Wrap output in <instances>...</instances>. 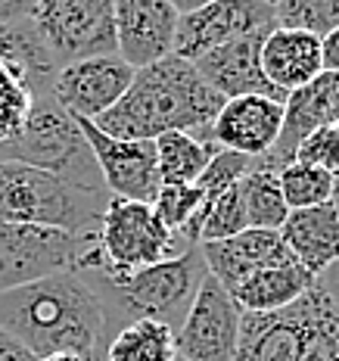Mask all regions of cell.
Segmentation results:
<instances>
[{"label": "cell", "mask_w": 339, "mask_h": 361, "mask_svg": "<svg viewBox=\"0 0 339 361\" xmlns=\"http://www.w3.org/2000/svg\"><path fill=\"white\" fill-rule=\"evenodd\" d=\"M0 327L35 358L72 352L85 361H106L112 340L100 293L81 271L0 293Z\"/></svg>", "instance_id": "obj_1"}, {"label": "cell", "mask_w": 339, "mask_h": 361, "mask_svg": "<svg viewBox=\"0 0 339 361\" xmlns=\"http://www.w3.org/2000/svg\"><path fill=\"white\" fill-rule=\"evenodd\" d=\"M221 106L224 97L199 78L197 66L171 54L134 72L125 97L94 125L122 140H156L165 131L202 137Z\"/></svg>", "instance_id": "obj_2"}, {"label": "cell", "mask_w": 339, "mask_h": 361, "mask_svg": "<svg viewBox=\"0 0 339 361\" xmlns=\"http://www.w3.org/2000/svg\"><path fill=\"white\" fill-rule=\"evenodd\" d=\"M233 361H339V308L314 283L281 312H243Z\"/></svg>", "instance_id": "obj_3"}, {"label": "cell", "mask_w": 339, "mask_h": 361, "mask_svg": "<svg viewBox=\"0 0 339 361\" xmlns=\"http://www.w3.org/2000/svg\"><path fill=\"white\" fill-rule=\"evenodd\" d=\"M85 277L100 293L112 334L131 321H159V324L178 330L193 296L209 277V268L199 246H190L180 255L156 262V265L143 268L131 277H122V281H103L94 274Z\"/></svg>", "instance_id": "obj_4"}, {"label": "cell", "mask_w": 339, "mask_h": 361, "mask_svg": "<svg viewBox=\"0 0 339 361\" xmlns=\"http://www.w3.org/2000/svg\"><path fill=\"white\" fill-rule=\"evenodd\" d=\"M184 250H190V243L180 234H171L149 202L109 197L97 240L85 252L78 271L103 281H122L156 262L180 255Z\"/></svg>", "instance_id": "obj_5"}, {"label": "cell", "mask_w": 339, "mask_h": 361, "mask_svg": "<svg viewBox=\"0 0 339 361\" xmlns=\"http://www.w3.org/2000/svg\"><path fill=\"white\" fill-rule=\"evenodd\" d=\"M106 202L109 193L85 190L50 171L0 159V221L97 234Z\"/></svg>", "instance_id": "obj_6"}, {"label": "cell", "mask_w": 339, "mask_h": 361, "mask_svg": "<svg viewBox=\"0 0 339 361\" xmlns=\"http://www.w3.org/2000/svg\"><path fill=\"white\" fill-rule=\"evenodd\" d=\"M0 159L50 171V175L69 180L75 187H85V190L109 193L85 131L56 103L54 90L35 94L32 116L19 131V137H13L10 144H0Z\"/></svg>", "instance_id": "obj_7"}, {"label": "cell", "mask_w": 339, "mask_h": 361, "mask_svg": "<svg viewBox=\"0 0 339 361\" xmlns=\"http://www.w3.org/2000/svg\"><path fill=\"white\" fill-rule=\"evenodd\" d=\"M97 234L0 221V293L78 271Z\"/></svg>", "instance_id": "obj_8"}, {"label": "cell", "mask_w": 339, "mask_h": 361, "mask_svg": "<svg viewBox=\"0 0 339 361\" xmlns=\"http://www.w3.org/2000/svg\"><path fill=\"white\" fill-rule=\"evenodd\" d=\"M32 19L56 66L118 54L112 0H35Z\"/></svg>", "instance_id": "obj_9"}, {"label": "cell", "mask_w": 339, "mask_h": 361, "mask_svg": "<svg viewBox=\"0 0 339 361\" xmlns=\"http://www.w3.org/2000/svg\"><path fill=\"white\" fill-rule=\"evenodd\" d=\"M274 28V6L259 0H212L193 13H180L171 54L193 63L240 37H268Z\"/></svg>", "instance_id": "obj_10"}, {"label": "cell", "mask_w": 339, "mask_h": 361, "mask_svg": "<svg viewBox=\"0 0 339 361\" xmlns=\"http://www.w3.org/2000/svg\"><path fill=\"white\" fill-rule=\"evenodd\" d=\"M240 324H243V308L209 274L175 330L178 355L184 361H233Z\"/></svg>", "instance_id": "obj_11"}, {"label": "cell", "mask_w": 339, "mask_h": 361, "mask_svg": "<svg viewBox=\"0 0 339 361\" xmlns=\"http://www.w3.org/2000/svg\"><path fill=\"white\" fill-rule=\"evenodd\" d=\"M75 122L85 131L109 197L149 202L153 206L156 193L162 187L159 162H156V140H122L100 131L87 118H75Z\"/></svg>", "instance_id": "obj_12"}, {"label": "cell", "mask_w": 339, "mask_h": 361, "mask_svg": "<svg viewBox=\"0 0 339 361\" xmlns=\"http://www.w3.org/2000/svg\"><path fill=\"white\" fill-rule=\"evenodd\" d=\"M134 72L137 69L128 66L118 54L78 59V63L59 66L54 78V97L72 118L97 122L125 97V90L134 81Z\"/></svg>", "instance_id": "obj_13"}, {"label": "cell", "mask_w": 339, "mask_h": 361, "mask_svg": "<svg viewBox=\"0 0 339 361\" xmlns=\"http://www.w3.org/2000/svg\"><path fill=\"white\" fill-rule=\"evenodd\" d=\"M283 128V103L274 97H233L224 100L221 112L215 116V122L209 125V131L202 134L206 140H212L215 147L230 149V153L249 156V159H265L274 149L277 137Z\"/></svg>", "instance_id": "obj_14"}, {"label": "cell", "mask_w": 339, "mask_h": 361, "mask_svg": "<svg viewBox=\"0 0 339 361\" xmlns=\"http://www.w3.org/2000/svg\"><path fill=\"white\" fill-rule=\"evenodd\" d=\"M118 56L134 69L171 56L180 13L171 0H112Z\"/></svg>", "instance_id": "obj_15"}, {"label": "cell", "mask_w": 339, "mask_h": 361, "mask_svg": "<svg viewBox=\"0 0 339 361\" xmlns=\"http://www.w3.org/2000/svg\"><path fill=\"white\" fill-rule=\"evenodd\" d=\"M339 118V75L336 72H321L314 81H308L305 87L286 94L283 100V128L277 137L274 149L259 159L268 169L281 171L283 165L292 162L296 147L302 144L312 131H318L323 125H336Z\"/></svg>", "instance_id": "obj_16"}, {"label": "cell", "mask_w": 339, "mask_h": 361, "mask_svg": "<svg viewBox=\"0 0 339 361\" xmlns=\"http://www.w3.org/2000/svg\"><path fill=\"white\" fill-rule=\"evenodd\" d=\"M261 41L265 37H240V41L202 54L199 59H193V66H197L199 78L212 90H218L224 100L261 94L283 103L286 94L271 85L265 69H261Z\"/></svg>", "instance_id": "obj_17"}, {"label": "cell", "mask_w": 339, "mask_h": 361, "mask_svg": "<svg viewBox=\"0 0 339 361\" xmlns=\"http://www.w3.org/2000/svg\"><path fill=\"white\" fill-rule=\"evenodd\" d=\"M199 252L206 259L209 274L228 293L237 290L255 271L277 265V262L292 255L286 250L281 231H261V228H246L237 237L215 240V243H199Z\"/></svg>", "instance_id": "obj_18"}, {"label": "cell", "mask_w": 339, "mask_h": 361, "mask_svg": "<svg viewBox=\"0 0 339 361\" xmlns=\"http://www.w3.org/2000/svg\"><path fill=\"white\" fill-rule=\"evenodd\" d=\"M281 237L292 259L308 274L321 277L330 265L339 262V212L333 202L312 209H292L283 221Z\"/></svg>", "instance_id": "obj_19"}, {"label": "cell", "mask_w": 339, "mask_h": 361, "mask_svg": "<svg viewBox=\"0 0 339 361\" xmlns=\"http://www.w3.org/2000/svg\"><path fill=\"white\" fill-rule=\"evenodd\" d=\"M261 69L281 94L305 87L323 72L321 37L292 28H274L261 41Z\"/></svg>", "instance_id": "obj_20"}, {"label": "cell", "mask_w": 339, "mask_h": 361, "mask_svg": "<svg viewBox=\"0 0 339 361\" xmlns=\"http://www.w3.org/2000/svg\"><path fill=\"white\" fill-rule=\"evenodd\" d=\"M314 283H318V277L308 274V271L290 255V259L277 262V265L255 271V274L246 277L237 290H230V296L243 312L268 314V312H281V308L299 302Z\"/></svg>", "instance_id": "obj_21"}, {"label": "cell", "mask_w": 339, "mask_h": 361, "mask_svg": "<svg viewBox=\"0 0 339 361\" xmlns=\"http://www.w3.org/2000/svg\"><path fill=\"white\" fill-rule=\"evenodd\" d=\"M0 59L16 66L28 78L35 94L54 90V78H56L59 66L32 16L10 22V25H0Z\"/></svg>", "instance_id": "obj_22"}, {"label": "cell", "mask_w": 339, "mask_h": 361, "mask_svg": "<svg viewBox=\"0 0 339 361\" xmlns=\"http://www.w3.org/2000/svg\"><path fill=\"white\" fill-rule=\"evenodd\" d=\"M215 144L190 131H165L156 137V162L162 184H197L215 156Z\"/></svg>", "instance_id": "obj_23"}, {"label": "cell", "mask_w": 339, "mask_h": 361, "mask_svg": "<svg viewBox=\"0 0 339 361\" xmlns=\"http://www.w3.org/2000/svg\"><path fill=\"white\" fill-rule=\"evenodd\" d=\"M106 361H178L175 330L159 321H131L112 334Z\"/></svg>", "instance_id": "obj_24"}, {"label": "cell", "mask_w": 339, "mask_h": 361, "mask_svg": "<svg viewBox=\"0 0 339 361\" xmlns=\"http://www.w3.org/2000/svg\"><path fill=\"white\" fill-rule=\"evenodd\" d=\"M240 193H243L249 228L281 231L283 221L290 218V206H286L281 190V175L274 169H268V165H261L259 159H255L249 175L240 180Z\"/></svg>", "instance_id": "obj_25"}, {"label": "cell", "mask_w": 339, "mask_h": 361, "mask_svg": "<svg viewBox=\"0 0 339 361\" xmlns=\"http://www.w3.org/2000/svg\"><path fill=\"white\" fill-rule=\"evenodd\" d=\"M206 206L199 184H162L153 200V212L171 234H180L190 246L197 243V221Z\"/></svg>", "instance_id": "obj_26"}, {"label": "cell", "mask_w": 339, "mask_h": 361, "mask_svg": "<svg viewBox=\"0 0 339 361\" xmlns=\"http://www.w3.org/2000/svg\"><path fill=\"white\" fill-rule=\"evenodd\" d=\"M277 175H281V190H283V200H286V206H290V212L292 209H312V206H323V202H333L339 178L318 169V165L292 159L290 165H283Z\"/></svg>", "instance_id": "obj_27"}, {"label": "cell", "mask_w": 339, "mask_h": 361, "mask_svg": "<svg viewBox=\"0 0 339 361\" xmlns=\"http://www.w3.org/2000/svg\"><path fill=\"white\" fill-rule=\"evenodd\" d=\"M35 106V90L16 66L0 59V144L19 137Z\"/></svg>", "instance_id": "obj_28"}, {"label": "cell", "mask_w": 339, "mask_h": 361, "mask_svg": "<svg viewBox=\"0 0 339 361\" xmlns=\"http://www.w3.org/2000/svg\"><path fill=\"white\" fill-rule=\"evenodd\" d=\"M274 22L277 28L323 37L339 28V0H281L274 6Z\"/></svg>", "instance_id": "obj_29"}, {"label": "cell", "mask_w": 339, "mask_h": 361, "mask_svg": "<svg viewBox=\"0 0 339 361\" xmlns=\"http://www.w3.org/2000/svg\"><path fill=\"white\" fill-rule=\"evenodd\" d=\"M249 228V218H246L243 206V193L240 184L224 190L218 200H212L199 215V243H215V240H228L237 237Z\"/></svg>", "instance_id": "obj_30"}, {"label": "cell", "mask_w": 339, "mask_h": 361, "mask_svg": "<svg viewBox=\"0 0 339 361\" xmlns=\"http://www.w3.org/2000/svg\"><path fill=\"white\" fill-rule=\"evenodd\" d=\"M252 165L255 159H249V156H240V153H230V149H221L218 147L215 149V156L209 159L206 165V171L199 175V190H202V197H206V206L212 200H218L224 190H230V187H237L240 180H243L246 175L252 171ZM202 206V209H206ZM202 215V212H199ZM197 243H199V221H197Z\"/></svg>", "instance_id": "obj_31"}, {"label": "cell", "mask_w": 339, "mask_h": 361, "mask_svg": "<svg viewBox=\"0 0 339 361\" xmlns=\"http://www.w3.org/2000/svg\"><path fill=\"white\" fill-rule=\"evenodd\" d=\"M292 159L318 165V169L339 178V128L323 125V128H318V131H312L302 144L296 147V156H292Z\"/></svg>", "instance_id": "obj_32"}, {"label": "cell", "mask_w": 339, "mask_h": 361, "mask_svg": "<svg viewBox=\"0 0 339 361\" xmlns=\"http://www.w3.org/2000/svg\"><path fill=\"white\" fill-rule=\"evenodd\" d=\"M0 361H37V358L16 340V336L6 334V330L0 327Z\"/></svg>", "instance_id": "obj_33"}, {"label": "cell", "mask_w": 339, "mask_h": 361, "mask_svg": "<svg viewBox=\"0 0 339 361\" xmlns=\"http://www.w3.org/2000/svg\"><path fill=\"white\" fill-rule=\"evenodd\" d=\"M35 10V0H0V25L28 19Z\"/></svg>", "instance_id": "obj_34"}, {"label": "cell", "mask_w": 339, "mask_h": 361, "mask_svg": "<svg viewBox=\"0 0 339 361\" xmlns=\"http://www.w3.org/2000/svg\"><path fill=\"white\" fill-rule=\"evenodd\" d=\"M321 59H323V72L339 75V28L321 37Z\"/></svg>", "instance_id": "obj_35"}, {"label": "cell", "mask_w": 339, "mask_h": 361, "mask_svg": "<svg viewBox=\"0 0 339 361\" xmlns=\"http://www.w3.org/2000/svg\"><path fill=\"white\" fill-rule=\"evenodd\" d=\"M318 283H321V290L327 293L330 299H333V305L339 308V262H336V265H330L327 271H323V274L318 277Z\"/></svg>", "instance_id": "obj_36"}, {"label": "cell", "mask_w": 339, "mask_h": 361, "mask_svg": "<svg viewBox=\"0 0 339 361\" xmlns=\"http://www.w3.org/2000/svg\"><path fill=\"white\" fill-rule=\"evenodd\" d=\"M206 4H212V0H171V6H175L178 13H193V10H199V6H206Z\"/></svg>", "instance_id": "obj_37"}, {"label": "cell", "mask_w": 339, "mask_h": 361, "mask_svg": "<svg viewBox=\"0 0 339 361\" xmlns=\"http://www.w3.org/2000/svg\"><path fill=\"white\" fill-rule=\"evenodd\" d=\"M37 361H85V358L72 355V352H56V355H44V358H37Z\"/></svg>", "instance_id": "obj_38"}, {"label": "cell", "mask_w": 339, "mask_h": 361, "mask_svg": "<svg viewBox=\"0 0 339 361\" xmlns=\"http://www.w3.org/2000/svg\"><path fill=\"white\" fill-rule=\"evenodd\" d=\"M333 206H336V212H339V180H336V193H333Z\"/></svg>", "instance_id": "obj_39"}, {"label": "cell", "mask_w": 339, "mask_h": 361, "mask_svg": "<svg viewBox=\"0 0 339 361\" xmlns=\"http://www.w3.org/2000/svg\"><path fill=\"white\" fill-rule=\"evenodd\" d=\"M259 4H268V6H277V4H281V0H259Z\"/></svg>", "instance_id": "obj_40"}, {"label": "cell", "mask_w": 339, "mask_h": 361, "mask_svg": "<svg viewBox=\"0 0 339 361\" xmlns=\"http://www.w3.org/2000/svg\"><path fill=\"white\" fill-rule=\"evenodd\" d=\"M336 128H339V118H336Z\"/></svg>", "instance_id": "obj_41"}, {"label": "cell", "mask_w": 339, "mask_h": 361, "mask_svg": "<svg viewBox=\"0 0 339 361\" xmlns=\"http://www.w3.org/2000/svg\"><path fill=\"white\" fill-rule=\"evenodd\" d=\"M178 361H184V358H180V355H178Z\"/></svg>", "instance_id": "obj_42"}]
</instances>
